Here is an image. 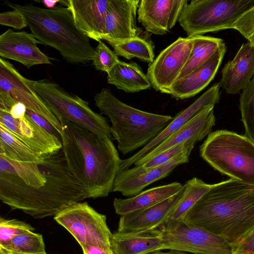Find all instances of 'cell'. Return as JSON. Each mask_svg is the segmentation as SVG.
<instances>
[{
	"mask_svg": "<svg viewBox=\"0 0 254 254\" xmlns=\"http://www.w3.org/2000/svg\"><path fill=\"white\" fill-rule=\"evenodd\" d=\"M39 164L15 161L0 155V173L15 176L27 185L39 188L45 184L47 178Z\"/></svg>",
	"mask_w": 254,
	"mask_h": 254,
	"instance_id": "obj_27",
	"label": "cell"
},
{
	"mask_svg": "<svg viewBox=\"0 0 254 254\" xmlns=\"http://www.w3.org/2000/svg\"><path fill=\"white\" fill-rule=\"evenodd\" d=\"M0 253L43 254L46 253L42 235L31 231L17 235L6 245L0 246Z\"/></svg>",
	"mask_w": 254,
	"mask_h": 254,
	"instance_id": "obj_32",
	"label": "cell"
},
{
	"mask_svg": "<svg viewBox=\"0 0 254 254\" xmlns=\"http://www.w3.org/2000/svg\"><path fill=\"white\" fill-rule=\"evenodd\" d=\"M26 113L35 123L61 140V134L46 119L28 109L26 110Z\"/></svg>",
	"mask_w": 254,
	"mask_h": 254,
	"instance_id": "obj_39",
	"label": "cell"
},
{
	"mask_svg": "<svg viewBox=\"0 0 254 254\" xmlns=\"http://www.w3.org/2000/svg\"><path fill=\"white\" fill-rule=\"evenodd\" d=\"M193 41L190 37H179L162 50L148 65L146 75L151 87L163 93L171 94L191 53Z\"/></svg>",
	"mask_w": 254,
	"mask_h": 254,
	"instance_id": "obj_11",
	"label": "cell"
},
{
	"mask_svg": "<svg viewBox=\"0 0 254 254\" xmlns=\"http://www.w3.org/2000/svg\"><path fill=\"white\" fill-rule=\"evenodd\" d=\"M33 88L59 120L64 119L111 140L114 138L106 118L93 111L88 102L65 91L47 79L31 80Z\"/></svg>",
	"mask_w": 254,
	"mask_h": 254,
	"instance_id": "obj_7",
	"label": "cell"
},
{
	"mask_svg": "<svg viewBox=\"0 0 254 254\" xmlns=\"http://www.w3.org/2000/svg\"><path fill=\"white\" fill-rule=\"evenodd\" d=\"M0 92L46 119L61 134L60 121L34 90L31 80L22 76L10 62L2 58H0Z\"/></svg>",
	"mask_w": 254,
	"mask_h": 254,
	"instance_id": "obj_12",
	"label": "cell"
},
{
	"mask_svg": "<svg viewBox=\"0 0 254 254\" xmlns=\"http://www.w3.org/2000/svg\"><path fill=\"white\" fill-rule=\"evenodd\" d=\"M190 37L193 41L192 50L177 80L189 74L203 64L225 43L222 39L211 36L196 35Z\"/></svg>",
	"mask_w": 254,
	"mask_h": 254,
	"instance_id": "obj_28",
	"label": "cell"
},
{
	"mask_svg": "<svg viewBox=\"0 0 254 254\" xmlns=\"http://www.w3.org/2000/svg\"><path fill=\"white\" fill-rule=\"evenodd\" d=\"M168 252H164L161 250L156 251L147 254H187L185 252L176 250H169Z\"/></svg>",
	"mask_w": 254,
	"mask_h": 254,
	"instance_id": "obj_42",
	"label": "cell"
},
{
	"mask_svg": "<svg viewBox=\"0 0 254 254\" xmlns=\"http://www.w3.org/2000/svg\"><path fill=\"white\" fill-rule=\"evenodd\" d=\"M96 70L108 73L120 60L118 56L102 40L98 42L95 49L92 60Z\"/></svg>",
	"mask_w": 254,
	"mask_h": 254,
	"instance_id": "obj_35",
	"label": "cell"
},
{
	"mask_svg": "<svg viewBox=\"0 0 254 254\" xmlns=\"http://www.w3.org/2000/svg\"><path fill=\"white\" fill-rule=\"evenodd\" d=\"M139 0H109L103 40H122L137 36Z\"/></svg>",
	"mask_w": 254,
	"mask_h": 254,
	"instance_id": "obj_19",
	"label": "cell"
},
{
	"mask_svg": "<svg viewBox=\"0 0 254 254\" xmlns=\"http://www.w3.org/2000/svg\"><path fill=\"white\" fill-rule=\"evenodd\" d=\"M232 246L233 254H254V230L247 238Z\"/></svg>",
	"mask_w": 254,
	"mask_h": 254,
	"instance_id": "obj_38",
	"label": "cell"
},
{
	"mask_svg": "<svg viewBox=\"0 0 254 254\" xmlns=\"http://www.w3.org/2000/svg\"><path fill=\"white\" fill-rule=\"evenodd\" d=\"M0 24L17 30L25 28L28 26L23 15L15 9L1 12L0 14Z\"/></svg>",
	"mask_w": 254,
	"mask_h": 254,
	"instance_id": "obj_37",
	"label": "cell"
},
{
	"mask_svg": "<svg viewBox=\"0 0 254 254\" xmlns=\"http://www.w3.org/2000/svg\"><path fill=\"white\" fill-rule=\"evenodd\" d=\"M4 3L23 15L31 34L40 44L56 49L68 63L85 64L93 60L95 49L77 27L68 7L58 5L49 9L8 0Z\"/></svg>",
	"mask_w": 254,
	"mask_h": 254,
	"instance_id": "obj_4",
	"label": "cell"
},
{
	"mask_svg": "<svg viewBox=\"0 0 254 254\" xmlns=\"http://www.w3.org/2000/svg\"><path fill=\"white\" fill-rule=\"evenodd\" d=\"M106 41L112 47L117 56L128 60L136 58L149 64L154 60L152 45L138 36L122 40H107Z\"/></svg>",
	"mask_w": 254,
	"mask_h": 254,
	"instance_id": "obj_31",
	"label": "cell"
},
{
	"mask_svg": "<svg viewBox=\"0 0 254 254\" xmlns=\"http://www.w3.org/2000/svg\"><path fill=\"white\" fill-rule=\"evenodd\" d=\"M109 0H64L61 4L71 11L78 28L87 37L98 42L104 35Z\"/></svg>",
	"mask_w": 254,
	"mask_h": 254,
	"instance_id": "obj_18",
	"label": "cell"
},
{
	"mask_svg": "<svg viewBox=\"0 0 254 254\" xmlns=\"http://www.w3.org/2000/svg\"><path fill=\"white\" fill-rule=\"evenodd\" d=\"M226 50L224 43L203 64L177 80L171 88L170 95L177 100H182L193 97L203 90L214 78Z\"/></svg>",
	"mask_w": 254,
	"mask_h": 254,
	"instance_id": "obj_22",
	"label": "cell"
},
{
	"mask_svg": "<svg viewBox=\"0 0 254 254\" xmlns=\"http://www.w3.org/2000/svg\"><path fill=\"white\" fill-rule=\"evenodd\" d=\"M95 104L111 123L112 135L124 155L143 147L170 124L174 117L151 113L122 102L110 89L103 88L94 96Z\"/></svg>",
	"mask_w": 254,
	"mask_h": 254,
	"instance_id": "obj_5",
	"label": "cell"
},
{
	"mask_svg": "<svg viewBox=\"0 0 254 254\" xmlns=\"http://www.w3.org/2000/svg\"><path fill=\"white\" fill-rule=\"evenodd\" d=\"M54 219L65 228L81 247L95 245L111 248L112 234L106 216L97 212L86 202H76L58 213Z\"/></svg>",
	"mask_w": 254,
	"mask_h": 254,
	"instance_id": "obj_10",
	"label": "cell"
},
{
	"mask_svg": "<svg viewBox=\"0 0 254 254\" xmlns=\"http://www.w3.org/2000/svg\"><path fill=\"white\" fill-rule=\"evenodd\" d=\"M185 190V186L175 194L151 207L121 215L117 232L141 233L162 226L174 209Z\"/></svg>",
	"mask_w": 254,
	"mask_h": 254,
	"instance_id": "obj_16",
	"label": "cell"
},
{
	"mask_svg": "<svg viewBox=\"0 0 254 254\" xmlns=\"http://www.w3.org/2000/svg\"><path fill=\"white\" fill-rule=\"evenodd\" d=\"M60 0H43L41 2L47 8H53L56 7L57 3H59Z\"/></svg>",
	"mask_w": 254,
	"mask_h": 254,
	"instance_id": "obj_43",
	"label": "cell"
},
{
	"mask_svg": "<svg viewBox=\"0 0 254 254\" xmlns=\"http://www.w3.org/2000/svg\"><path fill=\"white\" fill-rule=\"evenodd\" d=\"M160 250H176L194 254H233L232 246L223 238L189 225L183 220L168 222L157 228Z\"/></svg>",
	"mask_w": 254,
	"mask_h": 254,
	"instance_id": "obj_9",
	"label": "cell"
},
{
	"mask_svg": "<svg viewBox=\"0 0 254 254\" xmlns=\"http://www.w3.org/2000/svg\"><path fill=\"white\" fill-rule=\"evenodd\" d=\"M240 109L245 135L254 143V76L240 95Z\"/></svg>",
	"mask_w": 254,
	"mask_h": 254,
	"instance_id": "obj_33",
	"label": "cell"
},
{
	"mask_svg": "<svg viewBox=\"0 0 254 254\" xmlns=\"http://www.w3.org/2000/svg\"><path fill=\"white\" fill-rule=\"evenodd\" d=\"M26 110V107L23 104L16 101L11 108L6 112H8L13 118L20 119L25 116Z\"/></svg>",
	"mask_w": 254,
	"mask_h": 254,
	"instance_id": "obj_41",
	"label": "cell"
},
{
	"mask_svg": "<svg viewBox=\"0 0 254 254\" xmlns=\"http://www.w3.org/2000/svg\"><path fill=\"white\" fill-rule=\"evenodd\" d=\"M214 107L211 105L205 108L133 165L141 166L158 154L191 138L203 139L215 125Z\"/></svg>",
	"mask_w": 254,
	"mask_h": 254,
	"instance_id": "obj_21",
	"label": "cell"
},
{
	"mask_svg": "<svg viewBox=\"0 0 254 254\" xmlns=\"http://www.w3.org/2000/svg\"><path fill=\"white\" fill-rule=\"evenodd\" d=\"M212 185L205 183L196 177L187 181L182 196L164 224L182 220L195 203L211 188Z\"/></svg>",
	"mask_w": 254,
	"mask_h": 254,
	"instance_id": "obj_30",
	"label": "cell"
},
{
	"mask_svg": "<svg viewBox=\"0 0 254 254\" xmlns=\"http://www.w3.org/2000/svg\"><path fill=\"white\" fill-rule=\"evenodd\" d=\"M230 29L238 31L254 46V4L236 19Z\"/></svg>",
	"mask_w": 254,
	"mask_h": 254,
	"instance_id": "obj_36",
	"label": "cell"
},
{
	"mask_svg": "<svg viewBox=\"0 0 254 254\" xmlns=\"http://www.w3.org/2000/svg\"><path fill=\"white\" fill-rule=\"evenodd\" d=\"M31 33L8 29L0 36V56L17 61L29 68L37 64H51L50 59L37 44Z\"/></svg>",
	"mask_w": 254,
	"mask_h": 254,
	"instance_id": "obj_17",
	"label": "cell"
},
{
	"mask_svg": "<svg viewBox=\"0 0 254 254\" xmlns=\"http://www.w3.org/2000/svg\"><path fill=\"white\" fill-rule=\"evenodd\" d=\"M254 76V46L243 43L232 60L224 65L219 82L228 94L235 95L244 89Z\"/></svg>",
	"mask_w": 254,
	"mask_h": 254,
	"instance_id": "obj_20",
	"label": "cell"
},
{
	"mask_svg": "<svg viewBox=\"0 0 254 254\" xmlns=\"http://www.w3.org/2000/svg\"><path fill=\"white\" fill-rule=\"evenodd\" d=\"M0 124L34 150L41 157L57 154L62 148V141L35 123L26 113L20 119L13 118L0 110Z\"/></svg>",
	"mask_w": 254,
	"mask_h": 254,
	"instance_id": "obj_13",
	"label": "cell"
},
{
	"mask_svg": "<svg viewBox=\"0 0 254 254\" xmlns=\"http://www.w3.org/2000/svg\"><path fill=\"white\" fill-rule=\"evenodd\" d=\"M254 230H253V231H254Z\"/></svg>",
	"mask_w": 254,
	"mask_h": 254,
	"instance_id": "obj_45",
	"label": "cell"
},
{
	"mask_svg": "<svg viewBox=\"0 0 254 254\" xmlns=\"http://www.w3.org/2000/svg\"><path fill=\"white\" fill-rule=\"evenodd\" d=\"M114 254H147L159 251L162 241L159 230L123 233L116 232L110 238Z\"/></svg>",
	"mask_w": 254,
	"mask_h": 254,
	"instance_id": "obj_24",
	"label": "cell"
},
{
	"mask_svg": "<svg viewBox=\"0 0 254 254\" xmlns=\"http://www.w3.org/2000/svg\"><path fill=\"white\" fill-rule=\"evenodd\" d=\"M0 254H2V253H0ZM47 254L45 253V254Z\"/></svg>",
	"mask_w": 254,
	"mask_h": 254,
	"instance_id": "obj_44",
	"label": "cell"
},
{
	"mask_svg": "<svg viewBox=\"0 0 254 254\" xmlns=\"http://www.w3.org/2000/svg\"><path fill=\"white\" fill-rule=\"evenodd\" d=\"M199 153L216 170L254 186V143L245 135L227 130L211 132L200 146Z\"/></svg>",
	"mask_w": 254,
	"mask_h": 254,
	"instance_id": "obj_6",
	"label": "cell"
},
{
	"mask_svg": "<svg viewBox=\"0 0 254 254\" xmlns=\"http://www.w3.org/2000/svg\"><path fill=\"white\" fill-rule=\"evenodd\" d=\"M62 151L67 169L87 190L88 198L112 191L121 163L112 140L61 119Z\"/></svg>",
	"mask_w": 254,
	"mask_h": 254,
	"instance_id": "obj_2",
	"label": "cell"
},
{
	"mask_svg": "<svg viewBox=\"0 0 254 254\" xmlns=\"http://www.w3.org/2000/svg\"><path fill=\"white\" fill-rule=\"evenodd\" d=\"M220 88L219 82L215 83L193 103L179 113L154 139L131 156L122 160L119 171L129 169L135 162L153 150L194 116L207 107L218 103L221 95Z\"/></svg>",
	"mask_w": 254,
	"mask_h": 254,
	"instance_id": "obj_14",
	"label": "cell"
},
{
	"mask_svg": "<svg viewBox=\"0 0 254 254\" xmlns=\"http://www.w3.org/2000/svg\"><path fill=\"white\" fill-rule=\"evenodd\" d=\"M39 165L47 178L39 188L30 186L15 176L0 173V199L12 210L43 218L88 198L85 188L68 171L62 149Z\"/></svg>",
	"mask_w": 254,
	"mask_h": 254,
	"instance_id": "obj_1",
	"label": "cell"
},
{
	"mask_svg": "<svg viewBox=\"0 0 254 254\" xmlns=\"http://www.w3.org/2000/svg\"><path fill=\"white\" fill-rule=\"evenodd\" d=\"M0 155L15 161L36 163L43 162L45 158L39 156L0 124Z\"/></svg>",
	"mask_w": 254,
	"mask_h": 254,
	"instance_id": "obj_29",
	"label": "cell"
},
{
	"mask_svg": "<svg viewBox=\"0 0 254 254\" xmlns=\"http://www.w3.org/2000/svg\"><path fill=\"white\" fill-rule=\"evenodd\" d=\"M183 187L180 183L173 182L146 190L128 198H116L113 202L114 208L116 213L120 215L146 208L174 195Z\"/></svg>",
	"mask_w": 254,
	"mask_h": 254,
	"instance_id": "obj_25",
	"label": "cell"
},
{
	"mask_svg": "<svg viewBox=\"0 0 254 254\" xmlns=\"http://www.w3.org/2000/svg\"><path fill=\"white\" fill-rule=\"evenodd\" d=\"M254 4V0H192L178 22L188 37L228 29Z\"/></svg>",
	"mask_w": 254,
	"mask_h": 254,
	"instance_id": "obj_8",
	"label": "cell"
},
{
	"mask_svg": "<svg viewBox=\"0 0 254 254\" xmlns=\"http://www.w3.org/2000/svg\"><path fill=\"white\" fill-rule=\"evenodd\" d=\"M182 220L237 244L254 230V186L233 179L212 184Z\"/></svg>",
	"mask_w": 254,
	"mask_h": 254,
	"instance_id": "obj_3",
	"label": "cell"
},
{
	"mask_svg": "<svg viewBox=\"0 0 254 254\" xmlns=\"http://www.w3.org/2000/svg\"><path fill=\"white\" fill-rule=\"evenodd\" d=\"M187 0H141L137 8V20L151 33L162 35L178 21Z\"/></svg>",
	"mask_w": 254,
	"mask_h": 254,
	"instance_id": "obj_15",
	"label": "cell"
},
{
	"mask_svg": "<svg viewBox=\"0 0 254 254\" xmlns=\"http://www.w3.org/2000/svg\"><path fill=\"white\" fill-rule=\"evenodd\" d=\"M83 254H114L111 249H107L95 245L81 247Z\"/></svg>",
	"mask_w": 254,
	"mask_h": 254,
	"instance_id": "obj_40",
	"label": "cell"
},
{
	"mask_svg": "<svg viewBox=\"0 0 254 254\" xmlns=\"http://www.w3.org/2000/svg\"><path fill=\"white\" fill-rule=\"evenodd\" d=\"M193 148H189L168 162L146 170L135 177L125 178L116 176L112 191L120 192L124 196L132 197L154 182L167 176L175 168L189 161Z\"/></svg>",
	"mask_w": 254,
	"mask_h": 254,
	"instance_id": "obj_23",
	"label": "cell"
},
{
	"mask_svg": "<svg viewBox=\"0 0 254 254\" xmlns=\"http://www.w3.org/2000/svg\"><path fill=\"white\" fill-rule=\"evenodd\" d=\"M34 228L29 224L16 219H0V246L9 243L17 235L31 232Z\"/></svg>",
	"mask_w": 254,
	"mask_h": 254,
	"instance_id": "obj_34",
	"label": "cell"
},
{
	"mask_svg": "<svg viewBox=\"0 0 254 254\" xmlns=\"http://www.w3.org/2000/svg\"><path fill=\"white\" fill-rule=\"evenodd\" d=\"M107 82L127 93H134L151 87L141 67L135 62L120 61L107 73Z\"/></svg>",
	"mask_w": 254,
	"mask_h": 254,
	"instance_id": "obj_26",
	"label": "cell"
}]
</instances>
